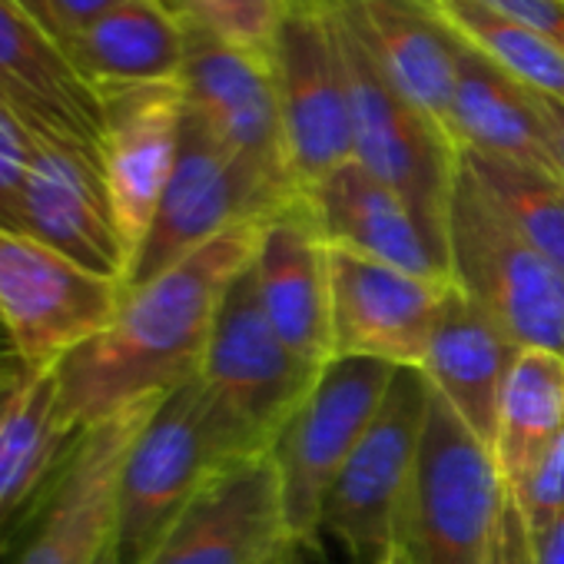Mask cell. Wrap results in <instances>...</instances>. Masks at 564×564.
<instances>
[{
	"label": "cell",
	"mask_w": 564,
	"mask_h": 564,
	"mask_svg": "<svg viewBox=\"0 0 564 564\" xmlns=\"http://www.w3.org/2000/svg\"><path fill=\"white\" fill-rule=\"evenodd\" d=\"M123 282L0 226V329L24 369L61 366L123 306Z\"/></svg>",
	"instance_id": "obj_8"
},
{
	"label": "cell",
	"mask_w": 564,
	"mask_h": 564,
	"mask_svg": "<svg viewBox=\"0 0 564 564\" xmlns=\"http://www.w3.org/2000/svg\"><path fill=\"white\" fill-rule=\"evenodd\" d=\"M488 11L518 21L564 54V0H478Z\"/></svg>",
	"instance_id": "obj_32"
},
{
	"label": "cell",
	"mask_w": 564,
	"mask_h": 564,
	"mask_svg": "<svg viewBox=\"0 0 564 564\" xmlns=\"http://www.w3.org/2000/svg\"><path fill=\"white\" fill-rule=\"evenodd\" d=\"M343 8L386 80L462 153L452 107L455 64L448 28L422 0H343Z\"/></svg>",
	"instance_id": "obj_20"
},
{
	"label": "cell",
	"mask_w": 564,
	"mask_h": 564,
	"mask_svg": "<svg viewBox=\"0 0 564 564\" xmlns=\"http://www.w3.org/2000/svg\"><path fill=\"white\" fill-rule=\"evenodd\" d=\"M485 564H534L531 531H528V524L521 518V508H518L511 491H505V498H501Z\"/></svg>",
	"instance_id": "obj_33"
},
{
	"label": "cell",
	"mask_w": 564,
	"mask_h": 564,
	"mask_svg": "<svg viewBox=\"0 0 564 564\" xmlns=\"http://www.w3.org/2000/svg\"><path fill=\"white\" fill-rule=\"evenodd\" d=\"M336 44L352 110V160L386 183L448 262V206L458 150L386 80L343 0L333 4Z\"/></svg>",
	"instance_id": "obj_4"
},
{
	"label": "cell",
	"mask_w": 564,
	"mask_h": 564,
	"mask_svg": "<svg viewBox=\"0 0 564 564\" xmlns=\"http://www.w3.org/2000/svg\"><path fill=\"white\" fill-rule=\"evenodd\" d=\"M127 4V0H51V11L57 18L61 28V41L67 44L70 34H77L80 28L94 24L97 18H104L107 11Z\"/></svg>",
	"instance_id": "obj_34"
},
{
	"label": "cell",
	"mask_w": 564,
	"mask_h": 564,
	"mask_svg": "<svg viewBox=\"0 0 564 564\" xmlns=\"http://www.w3.org/2000/svg\"><path fill=\"white\" fill-rule=\"evenodd\" d=\"M256 296L275 329L303 362H333V286L329 246L323 242L306 196L262 223L252 256Z\"/></svg>",
	"instance_id": "obj_18"
},
{
	"label": "cell",
	"mask_w": 564,
	"mask_h": 564,
	"mask_svg": "<svg viewBox=\"0 0 564 564\" xmlns=\"http://www.w3.org/2000/svg\"><path fill=\"white\" fill-rule=\"evenodd\" d=\"M422 4L521 87L564 104V54L547 41L518 21L488 11L478 0H422Z\"/></svg>",
	"instance_id": "obj_27"
},
{
	"label": "cell",
	"mask_w": 564,
	"mask_h": 564,
	"mask_svg": "<svg viewBox=\"0 0 564 564\" xmlns=\"http://www.w3.org/2000/svg\"><path fill=\"white\" fill-rule=\"evenodd\" d=\"M31 130V160L21 193V232L47 242L74 262L120 279L127 290L130 256L120 239L100 147L54 127Z\"/></svg>",
	"instance_id": "obj_13"
},
{
	"label": "cell",
	"mask_w": 564,
	"mask_h": 564,
	"mask_svg": "<svg viewBox=\"0 0 564 564\" xmlns=\"http://www.w3.org/2000/svg\"><path fill=\"white\" fill-rule=\"evenodd\" d=\"M462 160L514 229L564 272V183L524 163L475 150H462Z\"/></svg>",
	"instance_id": "obj_28"
},
{
	"label": "cell",
	"mask_w": 564,
	"mask_h": 564,
	"mask_svg": "<svg viewBox=\"0 0 564 564\" xmlns=\"http://www.w3.org/2000/svg\"><path fill=\"white\" fill-rule=\"evenodd\" d=\"M166 4L223 44L269 61H275L279 31L290 14V0H166Z\"/></svg>",
	"instance_id": "obj_29"
},
{
	"label": "cell",
	"mask_w": 564,
	"mask_h": 564,
	"mask_svg": "<svg viewBox=\"0 0 564 564\" xmlns=\"http://www.w3.org/2000/svg\"><path fill=\"white\" fill-rule=\"evenodd\" d=\"M452 282L518 349L564 359V272L488 196L458 153L448 206Z\"/></svg>",
	"instance_id": "obj_2"
},
{
	"label": "cell",
	"mask_w": 564,
	"mask_h": 564,
	"mask_svg": "<svg viewBox=\"0 0 564 564\" xmlns=\"http://www.w3.org/2000/svg\"><path fill=\"white\" fill-rule=\"evenodd\" d=\"M77 435L61 419L57 366L24 369L0 402V544L31 521Z\"/></svg>",
	"instance_id": "obj_22"
},
{
	"label": "cell",
	"mask_w": 564,
	"mask_h": 564,
	"mask_svg": "<svg viewBox=\"0 0 564 564\" xmlns=\"http://www.w3.org/2000/svg\"><path fill=\"white\" fill-rule=\"evenodd\" d=\"M104 130L100 163L120 239L133 259L153 226L163 189L173 176L186 94L180 80L97 90ZM130 275V272H127Z\"/></svg>",
	"instance_id": "obj_16"
},
{
	"label": "cell",
	"mask_w": 564,
	"mask_h": 564,
	"mask_svg": "<svg viewBox=\"0 0 564 564\" xmlns=\"http://www.w3.org/2000/svg\"><path fill=\"white\" fill-rule=\"evenodd\" d=\"M183 28L186 61L180 84L186 107L229 153L252 196L256 216L265 223L303 196L282 133L275 61L229 47L189 21H183Z\"/></svg>",
	"instance_id": "obj_5"
},
{
	"label": "cell",
	"mask_w": 564,
	"mask_h": 564,
	"mask_svg": "<svg viewBox=\"0 0 564 564\" xmlns=\"http://www.w3.org/2000/svg\"><path fill=\"white\" fill-rule=\"evenodd\" d=\"M511 495L531 534L544 531L564 511V429Z\"/></svg>",
	"instance_id": "obj_31"
},
{
	"label": "cell",
	"mask_w": 564,
	"mask_h": 564,
	"mask_svg": "<svg viewBox=\"0 0 564 564\" xmlns=\"http://www.w3.org/2000/svg\"><path fill=\"white\" fill-rule=\"evenodd\" d=\"M392 376L395 366L389 362L352 356L333 359L269 445L265 455L279 471L286 521L300 544L316 541L323 505L372 425Z\"/></svg>",
	"instance_id": "obj_9"
},
{
	"label": "cell",
	"mask_w": 564,
	"mask_h": 564,
	"mask_svg": "<svg viewBox=\"0 0 564 564\" xmlns=\"http://www.w3.org/2000/svg\"><path fill=\"white\" fill-rule=\"evenodd\" d=\"M31 160V130L18 107L0 94V226L21 232V193Z\"/></svg>",
	"instance_id": "obj_30"
},
{
	"label": "cell",
	"mask_w": 564,
	"mask_h": 564,
	"mask_svg": "<svg viewBox=\"0 0 564 564\" xmlns=\"http://www.w3.org/2000/svg\"><path fill=\"white\" fill-rule=\"evenodd\" d=\"M239 458L203 379L166 392L123 462L113 528L120 564H147L196 491Z\"/></svg>",
	"instance_id": "obj_3"
},
{
	"label": "cell",
	"mask_w": 564,
	"mask_h": 564,
	"mask_svg": "<svg viewBox=\"0 0 564 564\" xmlns=\"http://www.w3.org/2000/svg\"><path fill=\"white\" fill-rule=\"evenodd\" d=\"M531 100H534L538 120L544 127V137H547V150H551L557 180L564 183V104H557L551 97H541V94H531Z\"/></svg>",
	"instance_id": "obj_35"
},
{
	"label": "cell",
	"mask_w": 564,
	"mask_h": 564,
	"mask_svg": "<svg viewBox=\"0 0 564 564\" xmlns=\"http://www.w3.org/2000/svg\"><path fill=\"white\" fill-rule=\"evenodd\" d=\"M275 87L290 170L300 193L352 160V110L333 4H290L275 44Z\"/></svg>",
	"instance_id": "obj_12"
},
{
	"label": "cell",
	"mask_w": 564,
	"mask_h": 564,
	"mask_svg": "<svg viewBox=\"0 0 564 564\" xmlns=\"http://www.w3.org/2000/svg\"><path fill=\"white\" fill-rule=\"evenodd\" d=\"M290 4H316V8H329V4H339V0H290Z\"/></svg>",
	"instance_id": "obj_41"
},
{
	"label": "cell",
	"mask_w": 564,
	"mask_h": 564,
	"mask_svg": "<svg viewBox=\"0 0 564 564\" xmlns=\"http://www.w3.org/2000/svg\"><path fill=\"white\" fill-rule=\"evenodd\" d=\"M296 551L279 471L269 455H252L196 491L147 564H296Z\"/></svg>",
	"instance_id": "obj_14"
},
{
	"label": "cell",
	"mask_w": 564,
	"mask_h": 564,
	"mask_svg": "<svg viewBox=\"0 0 564 564\" xmlns=\"http://www.w3.org/2000/svg\"><path fill=\"white\" fill-rule=\"evenodd\" d=\"M14 386H18V382H14ZM14 386H11V389H14ZM11 389H4V392H0V402H4V399H8V392H11Z\"/></svg>",
	"instance_id": "obj_42"
},
{
	"label": "cell",
	"mask_w": 564,
	"mask_h": 564,
	"mask_svg": "<svg viewBox=\"0 0 564 564\" xmlns=\"http://www.w3.org/2000/svg\"><path fill=\"white\" fill-rule=\"evenodd\" d=\"M505 491L491 448L432 389L415 475L395 518L409 564H485Z\"/></svg>",
	"instance_id": "obj_6"
},
{
	"label": "cell",
	"mask_w": 564,
	"mask_h": 564,
	"mask_svg": "<svg viewBox=\"0 0 564 564\" xmlns=\"http://www.w3.org/2000/svg\"><path fill=\"white\" fill-rule=\"evenodd\" d=\"M323 369L303 362L275 336L259 306L249 259L219 303L199 372L242 458L269 452Z\"/></svg>",
	"instance_id": "obj_7"
},
{
	"label": "cell",
	"mask_w": 564,
	"mask_h": 564,
	"mask_svg": "<svg viewBox=\"0 0 564 564\" xmlns=\"http://www.w3.org/2000/svg\"><path fill=\"white\" fill-rule=\"evenodd\" d=\"M326 246L346 249L412 275L452 282V269L429 242L412 209L356 160L303 193Z\"/></svg>",
	"instance_id": "obj_19"
},
{
	"label": "cell",
	"mask_w": 564,
	"mask_h": 564,
	"mask_svg": "<svg viewBox=\"0 0 564 564\" xmlns=\"http://www.w3.org/2000/svg\"><path fill=\"white\" fill-rule=\"evenodd\" d=\"M87 87H137L180 80L186 61V28L166 0H127L64 44Z\"/></svg>",
	"instance_id": "obj_24"
},
{
	"label": "cell",
	"mask_w": 564,
	"mask_h": 564,
	"mask_svg": "<svg viewBox=\"0 0 564 564\" xmlns=\"http://www.w3.org/2000/svg\"><path fill=\"white\" fill-rule=\"evenodd\" d=\"M21 372H24V366H21L18 352L11 349L8 339H0V392L11 389L21 379Z\"/></svg>",
	"instance_id": "obj_38"
},
{
	"label": "cell",
	"mask_w": 564,
	"mask_h": 564,
	"mask_svg": "<svg viewBox=\"0 0 564 564\" xmlns=\"http://www.w3.org/2000/svg\"><path fill=\"white\" fill-rule=\"evenodd\" d=\"M18 4L64 47V41H61V28H57V18H54V11H51V0H18Z\"/></svg>",
	"instance_id": "obj_37"
},
{
	"label": "cell",
	"mask_w": 564,
	"mask_h": 564,
	"mask_svg": "<svg viewBox=\"0 0 564 564\" xmlns=\"http://www.w3.org/2000/svg\"><path fill=\"white\" fill-rule=\"evenodd\" d=\"M262 223H236L170 272L127 290L117 319L61 366V419L84 432L203 372L219 303L259 246Z\"/></svg>",
	"instance_id": "obj_1"
},
{
	"label": "cell",
	"mask_w": 564,
	"mask_h": 564,
	"mask_svg": "<svg viewBox=\"0 0 564 564\" xmlns=\"http://www.w3.org/2000/svg\"><path fill=\"white\" fill-rule=\"evenodd\" d=\"M534 564H564V511L538 534H531Z\"/></svg>",
	"instance_id": "obj_36"
},
{
	"label": "cell",
	"mask_w": 564,
	"mask_h": 564,
	"mask_svg": "<svg viewBox=\"0 0 564 564\" xmlns=\"http://www.w3.org/2000/svg\"><path fill=\"white\" fill-rule=\"evenodd\" d=\"M236 223H262L252 196L206 123L186 107L173 176L133 259L127 290L170 272Z\"/></svg>",
	"instance_id": "obj_17"
},
{
	"label": "cell",
	"mask_w": 564,
	"mask_h": 564,
	"mask_svg": "<svg viewBox=\"0 0 564 564\" xmlns=\"http://www.w3.org/2000/svg\"><path fill=\"white\" fill-rule=\"evenodd\" d=\"M452 34V64H455V133L462 150L501 156L557 176L544 127L538 120L531 90L508 77L468 41Z\"/></svg>",
	"instance_id": "obj_25"
},
{
	"label": "cell",
	"mask_w": 564,
	"mask_h": 564,
	"mask_svg": "<svg viewBox=\"0 0 564 564\" xmlns=\"http://www.w3.org/2000/svg\"><path fill=\"white\" fill-rule=\"evenodd\" d=\"M329 286L333 359L352 356L422 369L438 310L455 282L412 275L329 246Z\"/></svg>",
	"instance_id": "obj_15"
},
{
	"label": "cell",
	"mask_w": 564,
	"mask_h": 564,
	"mask_svg": "<svg viewBox=\"0 0 564 564\" xmlns=\"http://www.w3.org/2000/svg\"><path fill=\"white\" fill-rule=\"evenodd\" d=\"M564 429V359L544 349H521L498 405L495 465L514 491Z\"/></svg>",
	"instance_id": "obj_26"
},
{
	"label": "cell",
	"mask_w": 564,
	"mask_h": 564,
	"mask_svg": "<svg viewBox=\"0 0 564 564\" xmlns=\"http://www.w3.org/2000/svg\"><path fill=\"white\" fill-rule=\"evenodd\" d=\"M379 564H409V557L402 554V547H399V544H392V551H389Z\"/></svg>",
	"instance_id": "obj_39"
},
{
	"label": "cell",
	"mask_w": 564,
	"mask_h": 564,
	"mask_svg": "<svg viewBox=\"0 0 564 564\" xmlns=\"http://www.w3.org/2000/svg\"><path fill=\"white\" fill-rule=\"evenodd\" d=\"M163 399V395H160ZM160 399H143L90 429H84L44 501L31 514L34 528L14 564H97L113 544L117 495L123 462Z\"/></svg>",
	"instance_id": "obj_11"
},
{
	"label": "cell",
	"mask_w": 564,
	"mask_h": 564,
	"mask_svg": "<svg viewBox=\"0 0 564 564\" xmlns=\"http://www.w3.org/2000/svg\"><path fill=\"white\" fill-rule=\"evenodd\" d=\"M0 94L24 123L54 127L100 147V97L18 0H0Z\"/></svg>",
	"instance_id": "obj_23"
},
{
	"label": "cell",
	"mask_w": 564,
	"mask_h": 564,
	"mask_svg": "<svg viewBox=\"0 0 564 564\" xmlns=\"http://www.w3.org/2000/svg\"><path fill=\"white\" fill-rule=\"evenodd\" d=\"M518 352L521 349L475 303H468L458 286L448 290L422 372L465 429L488 448L495 445L501 389Z\"/></svg>",
	"instance_id": "obj_21"
},
{
	"label": "cell",
	"mask_w": 564,
	"mask_h": 564,
	"mask_svg": "<svg viewBox=\"0 0 564 564\" xmlns=\"http://www.w3.org/2000/svg\"><path fill=\"white\" fill-rule=\"evenodd\" d=\"M97 564H120V557H117V551H113V544L100 554V561Z\"/></svg>",
	"instance_id": "obj_40"
},
{
	"label": "cell",
	"mask_w": 564,
	"mask_h": 564,
	"mask_svg": "<svg viewBox=\"0 0 564 564\" xmlns=\"http://www.w3.org/2000/svg\"><path fill=\"white\" fill-rule=\"evenodd\" d=\"M429 399L432 386L422 369H395L372 425L323 505L319 531H329L352 564H379L395 544V518L415 475Z\"/></svg>",
	"instance_id": "obj_10"
}]
</instances>
